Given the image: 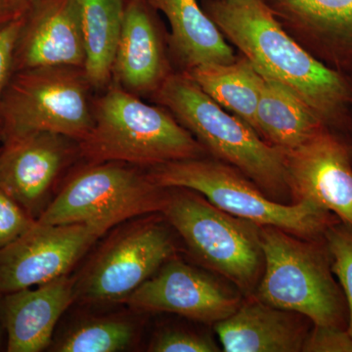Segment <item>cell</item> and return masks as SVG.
Here are the masks:
<instances>
[{"mask_svg": "<svg viewBox=\"0 0 352 352\" xmlns=\"http://www.w3.org/2000/svg\"><path fill=\"white\" fill-rule=\"evenodd\" d=\"M94 89L82 67H38L13 74L0 103L6 138L36 131L82 142L94 127Z\"/></svg>", "mask_w": 352, "mask_h": 352, "instance_id": "cell-6", "label": "cell"}, {"mask_svg": "<svg viewBox=\"0 0 352 352\" xmlns=\"http://www.w3.org/2000/svg\"><path fill=\"white\" fill-rule=\"evenodd\" d=\"M289 192L309 201L352 229L351 150L328 126L302 145L285 151Z\"/></svg>", "mask_w": 352, "mask_h": 352, "instance_id": "cell-12", "label": "cell"}, {"mask_svg": "<svg viewBox=\"0 0 352 352\" xmlns=\"http://www.w3.org/2000/svg\"><path fill=\"white\" fill-rule=\"evenodd\" d=\"M261 241L263 272L252 296L314 325L346 329V300L333 276L327 245L272 226H261Z\"/></svg>", "mask_w": 352, "mask_h": 352, "instance_id": "cell-4", "label": "cell"}, {"mask_svg": "<svg viewBox=\"0 0 352 352\" xmlns=\"http://www.w3.org/2000/svg\"><path fill=\"white\" fill-rule=\"evenodd\" d=\"M85 74L95 92L112 82L126 0H78Z\"/></svg>", "mask_w": 352, "mask_h": 352, "instance_id": "cell-21", "label": "cell"}, {"mask_svg": "<svg viewBox=\"0 0 352 352\" xmlns=\"http://www.w3.org/2000/svg\"><path fill=\"white\" fill-rule=\"evenodd\" d=\"M170 25V50L183 72L204 65L236 61L232 47L197 0H148Z\"/></svg>", "mask_w": 352, "mask_h": 352, "instance_id": "cell-18", "label": "cell"}, {"mask_svg": "<svg viewBox=\"0 0 352 352\" xmlns=\"http://www.w3.org/2000/svg\"><path fill=\"white\" fill-rule=\"evenodd\" d=\"M78 0H31L23 15L14 73L38 67L85 66Z\"/></svg>", "mask_w": 352, "mask_h": 352, "instance_id": "cell-14", "label": "cell"}, {"mask_svg": "<svg viewBox=\"0 0 352 352\" xmlns=\"http://www.w3.org/2000/svg\"><path fill=\"white\" fill-rule=\"evenodd\" d=\"M300 25L331 65L352 69V0H263Z\"/></svg>", "mask_w": 352, "mask_h": 352, "instance_id": "cell-19", "label": "cell"}, {"mask_svg": "<svg viewBox=\"0 0 352 352\" xmlns=\"http://www.w3.org/2000/svg\"><path fill=\"white\" fill-rule=\"evenodd\" d=\"M22 20L23 16L0 29V103L14 74V51Z\"/></svg>", "mask_w": 352, "mask_h": 352, "instance_id": "cell-28", "label": "cell"}, {"mask_svg": "<svg viewBox=\"0 0 352 352\" xmlns=\"http://www.w3.org/2000/svg\"><path fill=\"white\" fill-rule=\"evenodd\" d=\"M134 328L120 319H97L76 326L60 340L56 351L116 352L124 351L133 340Z\"/></svg>", "mask_w": 352, "mask_h": 352, "instance_id": "cell-23", "label": "cell"}, {"mask_svg": "<svg viewBox=\"0 0 352 352\" xmlns=\"http://www.w3.org/2000/svg\"><path fill=\"white\" fill-rule=\"evenodd\" d=\"M153 96L206 151L237 168L270 199L288 195L283 151L263 140L244 120L227 113L185 72L171 73Z\"/></svg>", "mask_w": 352, "mask_h": 352, "instance_id": "cell-3", "label": "cell"}, {"mask_svg": "<svg viewBox=\"0 0 352 352\" xmlns=\"http://www.w3.org/2000/svg\"><path fill=\"white\" fill-rule=\"evenodd\" d=\"M126 302L141 311L170 312L214 325L231 316L242 303L214 277L173 258Z\"/></svg>", "mask_w": 352, "mask_h": 352, "instance_id": "cell-13", "label": "cell"}, {"mask_svg": "<svg viewBox=\"0 0 352 352\" xmlns=\"http://www.w3.org/2000/svg\"><path fill=\"white\" fill-rule=\"evenodd\" d=\"M203 9L261 76L293 90L326 126L346 120L351 82L289 38L263 0H205Z\"/></svg>", "mask_w": 352, "mask_h": 352, "instance_id": "cell-1", "label": "cell"}, {"mask_svg": "<svg viewBox=\"0 0 352 352\" xmlns=\"http://www.w3.org/2000/svg\"><path fill=\"white\" fill-rule=\"evenodd\" d=\"M76 300V278L67 275L2 296L1 316L7 351L38 352L50 346L65 310Z\"/></svg>", "mask_w": 352, "mask_h": 352, "instance_id": "cell-16", "label": "cell"}, {"mask_svg": "<svg viewBox=\"0 0 352 352\" xmlns=\"http://www.w3.org/2000/svg\"><path fill=\"white\" fill-rule=\"evenodd\" d=\"M107 232L90 223L36 221L19 239L0 250V294L47 283L69 270Z\"/></svg>", "mask_w": 352, "mask_h": 352, "instance_id": "cell-10", "label": "cell"}, {"mask_svg": "<svg viewBox=\"0 0 352 352\" xmlns=\"http://www.w3.org/2000/svg\"><path fill=\"white\" fill-rule=\"evenodd\" d=\"M0 148V189L32 219L43 214L46 199L64 170L80 160V142L48 131L4 139Z\"/></svg>", "mask_w": 352, "mask_h": 352, "instance_id": "cell-11", "label": "cell"}, {"mask_svg": "<svg viewBox=\"0 0 352 352\" xmlns=\"http://www.w3.org/2000/svg\"><path fill=\"white\" fill-rule=\"evenodd\" d=\"M298 315L252 296L214 329L226 352H298L308 333Z\"/></svg>", "mask_w": 352, "mask_h": 352, "instance_id": "cell-17", "label": "cell"}, {"mask_svg": "<svg viewBox=\"0 0 352 352\" xmlns=\"http://www.w3.org/2000/svg\"><path fill=\"white\" fill-rule=\"evenodd\" d=\"M333 275L339 280L347 305V332L352 337V232L337 224L324 233Z\"/></svg>", "mask_w": 352, "mask_h": 352, "instance_id": "cell-24", "label": "cell"}, {"mask_svg": "<svg viewBox=\"0 0 352 352\" xmlns=\"http://www.w3.org/2000/svg\"><path fill=\"white\" fill-rule=\"evenodd\" d=\"M185 73L212 100L256 131V109L263 78L249 60L204 65Z\"/></svg>", "mask_w": 352, "mask_h": 352, "instance_id": "cell-22", "label": "cell"}, {"mask_svg": "<svg viewBox=\"0 0 352 352\" xmlns=\"http://www.w3.org/2000/svg\"><path fill=\"white\" fill-rule=\"evenodd\" d=\"M34 223L36 219L0 189V250L19 239Z\"/></svg>", "mask_w": 352, "mask_h": 352, "instance_id": "cell-25", "label": "cell"}, {"mask_svg": "<svg viewBox=\"0 0 352 352\" xmlns=\"http://www.w3.org/2000/svg\"><path fill=\"white\" fill-rule=\"evenodd\" d=\"M29 1H31V0H29Z\"/></svg>", "mask_w": 352, "mask_h": 352, "instance_id": "cell-32", "label": "cell"}, {"mask_svg": "<svg viewBox=\"0 0 352 352\" xmlns=\"http://www.w3.org/2000/svg\"><path fill=\"white\" fill-rule=\"evenodd\" d=\"M147 175L163 188L195 191L210 204L259 226H272L305 238L316 239L337 224L336 215L309 201L285 205L266 196L240 170L223 162L182 160L149 168Z\"/></svg>", "mask_w": 352, "mask_h": 352, "instance_id": "cell-5", "label": "cell"}, {"mask_svg": "<svg viewBox=\"0 0 352 352\" xmlns=\"http://www.w3.org/2000/svg\"><path fill=\"white\" fill-rule=\"evenodd\" d=\"M2 294H0V314H1V300H2ZM0 344H1V332H0Z\"/></svg>", "mask_w": 352, "mask_h": 352, "instance_id": "cell-30", "label": "cell"}, {"mask_svg": "<svg viewBox=\"0 0 352 352\" xmlns=\"http://www.w3.org/2000/svg\"><path fill=\"white\" fill-rule=\"evenodd\" d=\"M175 252L170 233L162 224L145 221L129 227L104 245L82 276L76 279V300H126Z\"/></svg>", "mask_w": 352, "mask_h": 352, "instance_id": "cell-9", "label": "cell"}, {"mask_svg": "<svg viewBox=\"0 0 352 352\" xmlns=\"http://www.w3.org/2000/svg\"><path fill=\"white\" fill-rule=\"evenodd\" d=\"M256 132L270 145L289 151L326 127L323 120L286 85L263 76Z\"/></svg>", "mask_w": 352, "mask_h": 352, "instance_id": "cell-20", "label": "cell"}, {"mask_svg": "<svg viewBox=\"0 0 352 352\" xmlns=\"http://www.w3.org/2000/svg\"><path fill=\"white\" fill-rule=\"evenodd\" d=\"M302 351L352 352V337L346 329L314 325L307 333Z\"/></svg>", "mask_w": 352, "mask_h": 352, "instance_id": "cell-27", "label": "cell"}, {"mask_svg": "<svg viewBox=\"0 0 352 352\" xmlns=\"http://www.w3.org/2000/svg\"><path fill=\"white\" fill-rule=\"evenodd\" d=\"M168 193L163 214L199 261L252 296L263 275L261 226L220 210L192 190Z\"/></svg>", "mask_w": 352, "mask_h": 352, "instance_id": "cell-7", "label": "cell"}, {"mask_svg": "<svg viewBox=\"0 0 352 352\" xmlns=\"http://www.w3.org/2000/svg\"><path fill=\"white\" fill-rule=\"evenodd\" d=\"M166 191L138 166L118 162L85 164L36 221L90 223L109 231L134 217L163 212L168 195Z\"/></svg>", "mask_w": 352, "mask_h": 352, "instance_id": "cell-8", "label": "cell"}, {"mask_svg": "<svg viewBox=\"0 0 352 352\" xmlns=\"http://www.w3.org/2000/svg\"><path fill=\"white\" fill-rule=\"evenodd\" d=\"M154 352H217L219 346L208 336L182 330H168L159 333L150 346Z\"/></svg>", "mask_w": 352, "mask_h": 352, "instance_id": "cell-26", "label": "cell"}, {"mask_svg": "<svg viewBox=\"0 0 352 352\" xmlns=\"http://www.w3.org/2000/svg\"><path fill=\"white\" fill-rule=\"evenodd\" d=\"M94 127L80 142L85 164L118 162L151 168L203 157L206 150L166 109L111 83L94 97Z\"/></svg>", "mask_w": 352, "mask_h": 352, "instance_id": "cell-2", "label": "cell"}, {"mask_svg": "<svg viewBox=\"0 0 352 352\" xmlns=\"http://www.w3.org/2000/svg\"><path fill=\"white\" fill-rule=\"evenodd\" d=\"M0 141H1V142H2V134H1V131H0Z\"/></svg>", "mask_w": 352, "mask_h": 352, "instance_id": "cell-31", "label": "cell"}, {"mask_svg": "<svg viewBox=\"0 0 352 352\" xmlns=\"http://www.w3.org/2000/svg\"><path fill=\"white\" fill-rule=\"evenodd\" d=\"M29 4V0H0V29L22 17Z\"/></svg>", "mask_w": 352, "mask_h": 352, "instance_id": "cell-29", "label": "cell"}, {"mask_svg": "<svg viewBox=\"0 0 352 352\" xmlns=\"http://www.w3.org/2000/svg\"><path fill=\"white\" fill-rule=\"evenodd\" d=\"M157 10L148 0H126L112 82L142 98L154 95L170 71Z\"/></svg>", "mask_w": 352, "mask_h": 352, "instance_id": "cell-15", "label": "cell"}]
</instances>
